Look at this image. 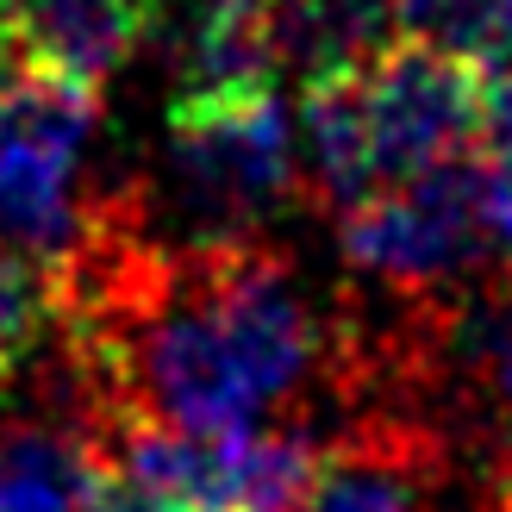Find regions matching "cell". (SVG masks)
Segmentation results:
<instances>
[{
	"instance_id": "cell-13",
	"label": "cell",
	"mask_w": 512,
	"mask_h": 512,
	"mask_svg": "<svg viewBox=\"0 0 512 512\" xmlns=\"http://www.w3.org/2000/svg\"><path fill=\"white\" fill-rule=\"evenodd\" d=\"M88 512H182V506H169L163 494H150V488H138V481L132 475H107V488H100L94 494V506Z\"/></svg>"
},
{
	"instance_id": "cell-4",
	"label": "cell",
	"mask_w": 512,
	"mask_h": 512,
	"mask_svg": "<svg viewBox=\"0 0 512 512\" xmlns=\"http://www.w3.org/2000/svg\"><path fill=\"white\" fill-rule=\"evenodd\" d=\"M481 107H488V69L406 32L388 57L363 69V119L381 188L413 182L481 144Z\"/></svg>"
},
{
	"instance_id": "cell-1",
	"label": "cell",
	"mask_w": 512,
	"mask_h": 512,
	"mask_svg": "<svg viewBox=\"0 0 512 512\" xmlns=\"http://www.w3.org/2000/svg\"><path fill=\"white\" fill-rule=\"evenodd\" d=\"M338 244L356 275L413 300L456 288L463 275L488 269L494 256L506 263V250L494 238V213H488L481 150L475 157L463 150V157L425 169L413 182H394L356 200L350 213H338Z\"/></svg>"
},
{
	"instance_id": "cell-8",
	"label": "cell",
	"mask_w": 512,
	"mask_h": 512,
	"mask_svg": "<svg viewBox=\"0 0 512 512\" xmlns=\"http://www.w3.org/2000/svg\"><path fill=\"white\" fill-rule=\"evenodd\" d=\"M400 38V0H275L281 69H294L300 88L325 75H363Z\"/></svg>"
},
{
	"instance_id": "cell-7",
	"label": "cell",
	"mask_w": 512,
	"mask_h": 512,
	"mask_svg": "<svg viewBox=\"0 0 512 512\" xmlns=\"http://www.w3.org/2000/svg\"><path fill=\"white\" fill-rule=\"evenodd\" d=\"M107 450L75 419H7L0 425V512H88L107 488Z\"/></svg>"
},
{
	"instance_id": "cell-10",
	"label": "cell",
	"mask_w": 512,
	"mask_h": 512,
	"mask_svg": "<svg viewBox=\"0 0 512 512\" xmlns=\"http://www.w3.org/2000/svg\"><path fill=\"white\" fill-rule=\"evenodd\" d=\"M400 19L413 38L469 63H500L512 50V0H400Z\"/></svg>"
},
{
	"instance_id": "cell-9",
	"label": "cell",
	"mask_w": 512,
	"mask_h": 512,
	"mask_svg": "<svg viewBox=\"0 0 512 512\" xmlns=\"http://www.w3.org/2000/svg\"><path fill=\"white\" fill-rule=\"evenodd\" d=\"M306 113V188L325 213H350L356 200L381 188L375 150H369V119H363V75H325V82L300 88Z\"/></svg>"
},
{
	"instance_id": "cell-6",
	"label": "cell",
	"mask_w": 512,
	"mask_h": 512,
	"mask_svg": "<svg viewBox=\"0 0 512 512\" xmlns=\"http://www.w3.org/2000/svg\"><path fill=\"white\" fill-rule=\"evenodd\" d=\"M25 69L107 94V82L157 38V0H0Z\"/></svg>"
},
{
	"instance_id": "cell-11",
	"label": "cell",
	"mask_w": 512,
	"mask_h": 512,
	"mask_svg": "<svg viewBox=\"0 0 512 512\" xmlns=\"http://www.w3.org/2000/svg\"><path fill=\"white\" fill-rule=\"evenodd\" d=\"M57 319V288L38 256L0 244V388L19 375V363L44 338V325Z\"/></svg>"
},
{
	"instance_id": "cell-12",
	"label": "cell",
	"mask_w": 512,
	"mask_h": 512,
	"mask_svg": "<svg viewBox=\"0 0 512 512\" xmlns=\"http://www.w3.org/2000/svg\"><path fill=\"white\" fill-rule=\"evenodd\" d=\"M456 344H463L469 369L481 381V394H488V406L500 413V431L512 438V281L481 306V313L456 331Z\"/></svg>"
},
{
	"instance_id": "cell-5",
	"label": "cell",
	"mask_w": 512,
	"mask_h": 512,
	"mask_svg": "<svg viewBox=\"0 0 512 512\" xmlns=\"http://www.w3.org/2000/svg\"><path fill=\"white\" fill-rule=\"evenodd\" d=\"M444 481V444L413 413L375 406L325 444V463L300 512H431Z\"/></svg>"
},
{
	"instance_id": "cell-3",
	"label": "cell",
	"mask_w": 512,
	"mask_h": 512,
	"mask_svg": "<svg viewBox=\"0 0 512 512\" xmlns=\"http://www.w3.org/2000/svg\"><path fill=\"white\" fill-rule=\"evenodd\" d=\"M94 119L100 94L44 69H25L0 94V238L44 269H57L82 232L88 207H75V163Z\"/></svg>"
},
{
	"instance_id": "cell-2",
	"label": "cell",
	"mask_w": 512,
	"mask_h": 512,
	"mask_svg": "<svg viewBox=\"0 0 512 512\" xmlns=\"http://www.w3.org/2000/svg\"><path fill=\"white\" fill-rule=\"evenodd\" d=\"M169 182L200 238H250L294 188V138L275 82L169 94Z\"/></svg>"
}]
</instances>
